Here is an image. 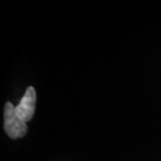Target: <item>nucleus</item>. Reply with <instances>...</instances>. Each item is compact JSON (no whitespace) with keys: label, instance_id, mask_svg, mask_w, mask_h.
<instances>
[{"label":"nucleus","instance_id":"nucleus-2","mask_svg":"<svg viewBox=\"0 0 161 161\" xmlns=\"http://www.w3.org/2000/svg\"><path fill=\"white\" fill-rule=\"evenodd\" d=\"M36 92L33 87H29L23 98L21 99L20 103L15 107V112L18 116L23 119L25 123L31 120L35 112L36 106Z\"/></svg>","mask_w":161,"mask_h":161},{"label":"nucleus","instance_id":"nucleus-1","mask_svg":"<svg viewBox=\"0 0 161 161\" xmlns=\"http://www.w3.org/2000/svg\"><path fill=\"white\" fill-rule=\"evenodd\" d=\"M5 130L11 139L22 138L27 133L26 123L21 119L15 112V107L11 102H6L4 111Z\"/></svg>","mask_w":161,"mask_h":161}]
</instances>
